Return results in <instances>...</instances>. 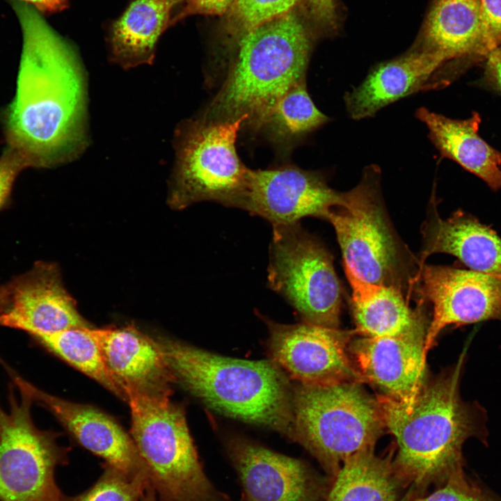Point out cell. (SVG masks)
<instances>
[{
    "instance_id": "obj_1",
    "label": "cell",
    "mask_w": 501,
    "mask_h": 501,
    "mask_svg": "<svg viewBox=\"0 0 501 501\" xmlns=\"http://www.w3.org/2000/svg\"><path fill=\"white\" fill-rule=\"evenodd\" d=\"M22 33L16 93L2 111L6 146L29 168L72 161L89 144L88 82L71 44L33 7L10 0Z\"/></svg>"
},
{
    "instance_id": "obj_2",
    "label": "cell",
    "mask_w": 501,
    "mask_h": 501,
    "mask_svg": "<svg viewBox=\"0 0 501 501\" xmlns=\"http://www.w3.org/2000/svg\"><path fill=\"white\" fill-rule=\"evenodd\" d=\"M464 358L462 354L453 367L427 382L410 404L385 395L376 397L384 427L397 445L395 469L415 498L463 469L462 447L468 438L486 440L484 408L460 396Z\"/></svg>"
},
{
    "instance_id": "obj_3",
    "label": "cell",
    "mask_w": 501,
    "mask_h": 501,
    "mask_svg": "<svg viewBox=\"0 0 501 501\" xmlns=\"http://www.w3.org/2000/svg\"><path fill=\"white\" fill-rule=\"evenodd\" d=\"M157 341L175 381L207 406L292 439V388L273 360L237 359L175 340Z\"/></svg>"
},
{
    "instance_id": "obj_4",
    "label": "cell",
    "mask_w": 501,
    "mask_h": 501,
    "mask_svg": "<svg viewBox=\"0 0 501 501\" xmlns=\"http://www.w3.org/2000/svg\"><path fill=\"white\" fill-rule=\"evenodd\" d=\"M237 42V56L202 117L227 120L247 116L245 124L257 130L277 101L305 80L312 39L292 10L250 30Z\"/></svg>"
},
{
    "instance_id": "obj_5",
    "label": "cell",
    "mask_w": 501,
    "mask_h": 501,
    "mask_svg": "<svg viewBox=\"0 0 501 501\" xmlns=\"http://www.w3.org/2000/svg\"><path fill=\"white\" fill-rule=\"evenodd\" d=\"M360 381L298 383L292 388V436L333 477L356 452L374 448L384 424Z\"/></svg>"
},
{
    "instance_id": "obj_6",
    "label": "cell",
    "mask_w": 501,
    "mask_h": 501,
    "mask_svg": "<svg viewBox=\"0 0 501 501\" xmlns=\"http://www.w3.org/2000/svg\"><path fill=\"white\" fill-rule=\"evenodd\" d=\"M125 392L130 435L160 501H230L205 474L182 408L169 397Z\"/></svg>"
},
{
    "instance_id": "obj_7",
    "label": "cell",
    "mask_w": 501,
    "mask_h": 501,
    "mask_svg": "<svg viewBox=\"0 0 501 501\" xmlns=\"http://www.w3.org/2000/svg\"><path fill=\"white\" fill-rule=\"evenodd\" d=\"M247 119L201 117L180 124L174 136L175 158L168 198L172 208L183 209L202 201L239 208L250 169L239 159L236 141Z\"/></svg>"
},
{
    "instance_id": "obj_8",
    "label": "cell",
    "mask_w": 501,
    "mask_h": 501,
    "mask_svg": "<svg viewBox=\"0 0 501 501\" xmlns=\"http://www.w3.org/2000/svg\"><path fill=\"white\" fill-rule=\"evenodd\" d=\"M380 175L377 166L366 168L360 182L342 193L326 219L335 230L345 267L361 280L401 291L414 283L385 211Z\"/></svg>"
},
{
    "instance_id": "obj_9",
    "label": "cell",
    "mask_w": 501,
    "mask_h": 501,
    "mask_svg": "<svg viewBox=\"0 0 501 501\" xmlns=\"http://www.w3.org/2000/svg\"><path fill=\"white\" fill-rule=\"evenodd\" d=\"M272 226L269 287L305 322L338 328L342 293L332 255L299 222Z\"/></svg>"
},
{
    "instance_id": "obj_10",
    "label": "cell",
    "mask_w": 501,
    "mask_h": 501,
    "mask_svg": "<svg viewBox=\"0 0 501 501\" xmlns=\"http://www.w3.org/2000/svg\"><path fill=\"white\" fill-rule=\"evenodd\" d=\"M14 390L10 383L8 411L0 405V501H65L54 475L66 452L34 424L31 396Z\"/></svg>"
},
{
    "instance_id": "obj_11",
    "label": "cell",
    "mask_w": 501,
    "mask_h": 501,
    "mask_svg": "<svg viewBox=\"0 0 501 501\" xmlns=\"http://www.w3.org/2000/svg\"><path fill=\"white\" fill-rule=\"evenodd\" d=\"M415 283L422 299L433 306L424 352L447 326L486 320L501 321V280L472 270L424 264Z\"/></svg>"
},
{
    "instance_id": "obj_12",
    "label": "cell",
    "mask_w": 501,
    "mask_h": 501,
    "mask_svg": "<svg viewBox=\"0 0 501 501\" xmlns=\"http://www.w3.org/2000/svg\"><path fill=\"white\" fill-rule=\"evenodd\" d=\"M273 360L298 383L362 381L347 348L355 331H344L308 322L283 324L265 319Z\"/></svg>"
},
{
    "instance_id": "obj_13",
    "label": "cell",
    "mask_w": 501,
    "mask_h": 501,
    "mask_svg": "<svg viewBox=\"0 0 501 501\" xmlns=\"http://www.w3.org/2000/svg\"><path fill=\"white\" fill-rule=\"evenodd\" d=\"M342 195L328 185L321 173L296 166L250 169L239 209L272 225L290 224L308 216L326 219Z\"/></svg>"
},
{
    "instance_id": "obj_14",
    "label": "cell",
    "mask_w": 501,
    "mask_h": 501,
    "mask_svg": "<svg viewBox=\"0 0 501 501\" xmlns=\"http://www.w3.org/2000/svg\"><path fill=\"white\" fill-rule=\"evenodd\" d=\"M4 285L0 326L21 330L32 337L90 327L65 288L60 269L54 263L37 262Z\"/></svg>"
},
{
    "instance_id": "obj_15",
    "label": "cell",
    "mask_w": 501,
    "mask_h": 501,
    "mask_svg": "<svg viewBox=\"0 0 501 501\" xmlns=\"http://www.w3.org/2000/svg\"><path fill=\"white\" fill-rule=\"evenodd\" d=\"M14 385L48 409L84 448L132 479L149 482L148 470L131 436L112 418L91 406L72 402L37 388L10 368Z\"/></svg>"
},
{
    "instance_id": "obj_16",
    "label": "cell",
    "mask_w": 501,
    "mask_h": 501,
    "mask_svg": "<svg viewBox=\"0 0 501 501\" xmlns=\"http://www.w3.org/2000/svg\"><path fill=\"white\" fill-rule=\"evenodd\" d=\"M228 450L246 501H321L324 481L300 460L273 452L241 437Z\"/></svg>"
},
{
    "instance_id": "obj_17",
    "label": "cell",
    "mask_w": 501,
    "mask_h": 501,
    "mask_svg": "<svg viewBox=\"0 0 501 501\" xmlns=\"http://www.w3.org/2000/svg\"><path fill=\"white\" fill-rule=\"evenodd\" d=\"M443 57L416 45L407 53L378 64L365 80L344 96L347 112L355 120L372 116L404 97L448 83Z\"/></svg>"
},
{
    "instance_id": "obj_18",
    "label": "cell",
    "mask_w": 501,
    "mask_h": 501,
    "mask_svg": "<svg viewBox=\"0 0 501 501\" xmlns=\"http://www.w3.org/2000/svg\"><path fill=\"white\" fill-rule=\"evenodd\" d=\"M424 341L403 336L357 340L351 353L362 381L386 396L411 404L427 382Z\"/></svg>"
},
{
    "instance_id": "obj_19",
    "label": "cell",
    "mask_w": 501,
    "mask_h": 501,
    "mask_svg": "<svg viewBox=\"0 0 501 501\" xmlns=\"http://www.w3.org/2000/svg\"><path fill=\"white\" fill-rule=\"evenodd\" d=\"M90 332L124 392L132 390L148 395L170 397L175 379L157 340L133 326L90 328Z\"/></svg>"
},
{
    "instance_id": "obj_20",
    "label": "cell",
    "mask_w": 501,
    "mask_h": 501,
    "mask_svg": "<svg viewBox=\"0 0 501 501\" xmlns=\"http://www.w3.org/2000/svg\"><path fill=\"white\" fill-rule=\"evenodd\" d=\"M428 212L418 270L431 255L443 253L457 257L470 270L501 280V238L496 232L461 209L443 219L434 201Z\"/></svg>"
},
{
    "instance_id": "obj_21",
    "label": "cell",
    "mask_w": 501,
    "mask_h": 501,
    "mask_svg": "<svg viewBox=\"0 0 501 501\" xmlns=\"http://www.w3.org/2000/svg\"><path fill=\"white\" fill-rule=\"evenodd\" d=\"M351 287L355 331L363 337H413L425 340L428 326L422 312L408 305L397 287L366 282L344 266Z\"/></svg>"
},
{
    "instance_id": "obj_22",
    "label": "cell",
    "mask_w": 501,
    "mask_h": 501,
    "mask_svg": "<svg viewBox=\"0 0 501 501\" xmlns=\"http://www.w3.org/2000/svg\"><path fill=\"white\" fill-rule=\"evenodd\" d=\"M416 117L426 125L429 138L442 156L475 174L492 190L501 189V152L479 136V113L455 120L422 107Z\"/></svg>"
},
{
    "instance_id": "obj_23",
    "label": "cell",
    "mask_w": 501,
    "mask_h": 501,
    "mask_svg": "<svg viewBox=\"0 0 501 501\" xmlns=\"http://www.w3.org/2000/svg\"><path fill=\"white\" fill-rule=\"evenodd\" d=\"M176 0H134L112 24L109 56L125 70L151 64L157 41L170 26Z\"/></svg>"
},
{
    "instance_id": "obj_24",
    "label": "cell",
    "mask_w": 501,
    "mask_h": 501,
    "mask_svg": "<svg viewBox=\"0 0 501 501\" xmlns=\"http://www.w3.org/2000/svg\"><path fill=\"white\" fill-rule=\"evenodd\" d=\"M326 501H413L415 496L397 473L391 457L374 448L360 450L341 465Z\"/></svg>"
},
{
    "instance_id": "obj_25",
    "label": "cell",
    "mask_w": 501,
    "mask_h": 501,
    "mask_svg": "<svg viewBox=\"0 0 501 501\" xmlns=\"http://www.w3.org/2000/svg\"><path fill=\"white\" fill-rule=\"evenodd\" d=\"M481 0H436L419 45L440 55L446 63L482 57Z\"/></svg>"
},
{
    "instance_id": "obj_26",
    "label": "cell",
    "mask_w": 501,
    "mask_h": 501,
    "mask_svg": "<svg viewBox=\"0 0 501 501\" xmlns=\"http://www.w3.org/2000/svg\"><path fill=\"white\" fill-rule=\"evenodd\" d=\"M328 121L314 104L303 80L277 101L257 130H263L272 141L288 146Z\"/></svg>"
},
{
    "instance_id": "obj_27",
    "label": "cell",
    "mask_w": 501,
    "mask_h": 501,
    "mask_svg": "<svg viewBox=\"0 0 501 501\" xmlns=\"http://www.w3.org/2000/svg\"><path fill=\"white\" fill-rule=\"evenodd\" d=\"M90 328H70L39 335L33 338L48 351L125 401V394L109 370Z\"/></svg>"
},
{
    "instance_id": "obj_28",
    "label": "cell",
    "mask_w": 501,
    "mask_h": 501,
    "mask_svg": "<svg viewBox=\"0 0 501 501\" xmlns=\"http://www.w3.org/2000/svg\"><path fill=\"white\" fill-rule=\"evenodd\" d=\"M300 0H234L228 11L226 29L237 40L273 18L292 10Z\"/></svg>"
},
{
    "instance_id": "obj_29",
    "label": "cell",
    "mask_w": 501,
    "mask_h": 501,
    "mask_svg": "<svg viewBox=\"0 0 501 501\" xmlns=\"http://www.w3.org/2000/svg\"><path fill=\"white\" fill-rule=\"evenodd\" d=\"M148 482L132 479L106 464L100 479L89 489L65 501H139Z\"/></svg>"
},
{
    "instance_id": "obj_30",
    "label": "cell",
    "mask_w": 501,
    "mask_h": 501,
    "mask_svg": "<svg viewBox=\"0 0 501 501\" xmlns=\"http://www.w3.org/2000/svg\"><path fill=\"white\" fill-rule=\"evenodd\" d=\"M413 501H501V498L468 478L460 469L452 473L435 491Z\"/></svg>"
},
{
    "instance_id": "obj_31",
    "label": "cell",
    "mask_w": 501,
    "mask_h": 501,
    "mask_svg": "<svg viewBox=\"0 0 501 501\" xmlns=\"http://www.w3.org/2000/svg\"><path fill=\"white\" fill-rule=\"evenodd\" d=\"M483 58L501 46V0H481Z\"/></svg>"
},
{
    "instance_id": "obj_32",
    "label": "cell",
    "mask_w": 501,
    "mask_h": 501,
    "mask_svg": "<svg viewBox=\"0 0 501 501\" xmlns=\"http://www.w3.org/2000/svg\"><path fill=\"white\" fill-rule=\"evenodd\" d=\"M27 168L17 152L5 147L0 156V211L10 205L15 180L19 174Z\"/></svg>"
},
{
    "instance_id": "obj_33",
    "label": "cell",
    "mask_w": 501,
    "mask_h": 501,
    "mask_svg": "<svg viewBox=\"0 0 501 501\" xmlns=\"http://www.w3.org/2000/svg\"><path fill=\"white\" fill-rule=\"evenodd\" d=\"M308 17L317 25L328 30L337 27L335 0H303Z\"/></svg>"
},
{
    "instance_id": "obj_34",
    "label": "cell",
    "mask_w": 501,
    "mask_h": 501,
    "mask_svg": "<svg viewBox=\"0 0 501 501\" xmlns=\"http://www.w3.org/2000/svg\"><path fill=\"white\" fill-rule=\"evenodd\" d=\"M185 6L170 25L188 15H221L228 13L234 0H184Z\"/></svg>"
},
{
    "instance_id": "obj_35",
    "label": "cell",
    "mask_w": 501,
    "mask_h": 501,
    "mask_svg": "<svg viewBox=\"0 0 501 501\" xmlns=\"http://www.w3.org/2000/svg\"><path fill=\"white\" fill-rule=\"evenodd\" d=\"M485 58V80L501 94V46L492 50Z\"/></svg>"
},
{
    "instance_id": "obj_36",
    "label": "cell",
    "mask_w": 501,
    "mask_h": 501,
    "mask_svg": "<svg viewBox=\"0 0 501 501\" xmlns=\"http://www.w3.org/2000/svg\"><path fill=\"white\" fill-rule=\"evenodd\" d=\"M26 3L39 13L50 15L61 12L69 6V0H17Z\"/></svg>"
},
{
    "instance_id": "obj_37",
    "label": "cell",
    "mask_w": 501,
    "mask_h": 501,
    "mask_svg": "<svg viewBox=\"0 0 501 501\" xmlns=\"http://www.w3.org/2000/svg\"><path fill=\"white\" fill-rule=\"evenodd\" d=\"M140 501H157V494L150 484L145 489Z\"/></svg>"
},
{
    "instance_id": "obj_38",
    "label": "cell",
    "mask_w": 501,
    "mask_h": 501,
    "mask_svg": "<svg viewBox=\"0 0 501 501\" xmlns=\"http://www.w3.org/2000/svg\"><path fill=\"white\" fill-rule=\"evenodd\" d=\"M5 303V286L4 284L0 285V315L1 314Z\"/></svg>"
},
{
    "instance_id": "obj_39",
    "label": "cell",
    "mask_w": 501,
    "mask_h": 501,
    "mask_svg": "<svg viewBox=\"0 0 501 501\" xmlns=\"http://www.w3.org/2000/svg\"><path fill=\"white\" fill-rule=\"evenodd\" d=\"M176 1H180V0H176Z\"/></svg>"
}]
</instances>
